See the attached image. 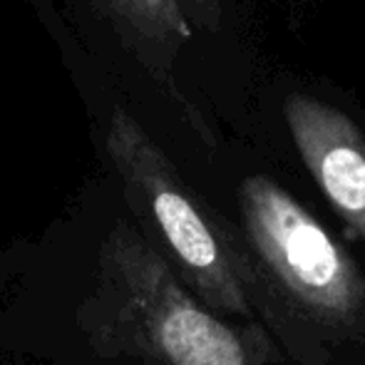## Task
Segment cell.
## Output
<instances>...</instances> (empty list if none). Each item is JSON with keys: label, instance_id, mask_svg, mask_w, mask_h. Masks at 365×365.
<instances>
[{"label": "cell", "instance_id": "3957f363", "mask_svg": "<svg viewBox=\"0 0 365 365\" xmlns=\"http://www.w3.org/2000/svg\"><path fill=\"white\" fill-rule=\"evenodd\" d=\"M105 147L132 209L159 236L167 264L209 311L254 318L266 311L251 264L231 236L197 202L184 179L125 107L107 122Z\"/></svg>", "mask_w": 365, "mask_h": 365}, {"label": "cell", "instance_id": "5b68a950", "mask_svg": "<svg viewBox=\"0 0 365 365\" xmlns=\"http://www.w3.org/2000/svg\"><path fill=\"white\" fill-rule=\"evenodd\" d=\"M102 5L107 18L154 73H162L164 65L194 38V28L179 0H102Z\"/></svg>", "mask_w": 365, "mask_h": 365}, {"label": "cell", "instance_id": "6da1fadb", "mask_svg": "<svg viewBox=\"0 0 365 365\" xmlns=\"http://www.w3.org/2000/svg\"><path fill=\"white\" fill-rule=\"evenodd\" d=\"M82 323L100 353L145 365H269L271 356L256 323L221 321L127 221H117L102 244Z\"/></svg>", "mask_w": 365, "mask_h": 365}, {"label": "cell", "instance_id": "8992f818", "mask_svg": "<svg viewBox=\"0 0 365 365\" xmlns=\"http://www.w3.org/2000/svg\"><path fill=\"white\" fill-rule=\"evenodd\" d=\"M184 15L192 23V28L207 30V33H219L221 28V0H179Z\"/></svg>", "mask_w": 365, "mask_h": 365}, {"label": "cell", "instance_id": "7a4b0ae2", "mask_svg": "<svg viewBox=\"0 0 365 365\" xmlns=\"http://www.w3.org/2000/svg\"><path fill=\"white\" fill-rule=\"evenodd\" d=\"M251 274L261 298L331 341L365 333V276L346 246L296 197L264 174L239 187Z\"/></svg>", "mask_w": 365, "mask_h": 365}, {"label": "cell", "instance_id": "277c9868", "mask_svg": "<svg viewBox=\"0 0 365 365\" xmlns=\"http://www.w3.org/2000/svg\"><path fill=\"white\" fill-rule=\"evenodd\" d=\"M284 117L298 157L343 224L365 244V135L338 107L293 92Z\"/></svg>", "mask_w": 365, "mask_h": 365}]
</instances>
